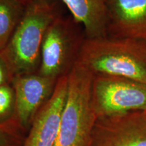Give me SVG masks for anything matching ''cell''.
I'll return each instance as SVG.
<instances>
[{"mask_svg": "<svg viewBox=\"0 0 146 146\" xmlns=\"http://www.w3.org/2000/svg\"><path fill=\"white\" fill-rule=\"evenodd\" d=\"M76 63L94 75L118 76L146 83V41L108 36L85 37Z\"/></svg>", "mask_w": 146, "mask_h": 146, "instance_id": "1", "label": "cell"}, {"mask_svg": "<svg viewBox=\"0 0 146 146\" xmlns=\"http://www.w3.org/2000/svg\"><path fill=\"white\" fill-rule=\"evenodd\" d=\"M59 15L52 0H32L27 3L21 21L0 52L13 78L37 72L45 34Z\"/></svg>", "mask_w": 146, "mask_h": 146, "instance_id": "2", "label": "cell"}, {"mask_svg": "<svg viewBox=\"0 0 146 146\" xmlns=\"http://www.w3.org/2000/svg\"><path fill=\"white\" fill-rule=\"evenodd\" d=\"M94 74L75 63L68 74V91L56 146H89L98 119L92 103Z\"/></svg>", "mask_w": 146, "mask_h": 146, "instance_id": "3", "label": "cell"}, {"mask_svg": "<svg viewBox=\"0 0 146 146\" xmlns=\"http://www.w3.org/2000/svg\"><path fill=\"white\" fill-rule=\"evenodd\" d=\"M75 24L73 19L61 15L51 23L42 43L38 74L56 81L68 76L85 39Z\"/></svg>", "mask_w": 146, "mask_h": 146, "instance_id": "4", "label": "cell"}, {"mask_svg": "<svg viewBox=\"0 0 146 146\" xmlns=\"http://www.w3.org/2000/svg\"><path fill=\"white\" fill-rule=\"evenodd\" d=\"M92 103L97 118L146 111V83L118 76L94 75Z\"/></svg>", "mask_w": 146, "mask_h": 146, "instance_id": "5", "label": "cell"}, {"mask_svg": "<svg viewBox=\"0 0 146 146\" xmlns=\"http://www.w3.org/2000/svg\"><path fill=\"white\" fill-rule=\"evenodd\" d=\"M89 146H146V112L98 118Z\"/></svg>", "mask_w": 146, "mask_h": 146, "instance_id": "6", "label": "cell"}, {"mask_svg": "<svg viewBox=\"0 0 146 146\" xmlns=\"http://www.w3.org/2000/svg\"><path fill=\"white\" fill-rule=\"evenodd\" d=\"M57 81L37 72L13 78L15 118L27 134L37 112L52 96Z\"/></svg>", "mask_w": 146, "mask_h": 146, "instance_id": "7", "label": "cell"}, {"mask_svg": "<svg viewBox=\"0 0 146 146\" xmlns=\"http://www.w3.org/2000/svg\"><path fill=\"white\" fill-rule=\"evenodd\" d=\"M68 91V76L60 78L52 96L41 108L23 146H56Z\"/></svg>", "mask_w": 146, "mask_h": 146, "instance_id": "8", "label": "cell"}, {"mask_svg": "<svg viewBox=\"0 0 146 146\" xmlns=\"http://www.w3.org/2000/svg\"><path fill=\"white\" fill-rule=\"evenodd\" d=\"M108 11L112 36L146 41V0H108Z\"/></svg>", "mask_w": 146, "mask_h": 146, "instance_id": "9", "label": "cell"}, {"mask_svg": "<svg viewBox=\"0 0 146 146\" xmlns=\"http://www.w3.org/2000/svg\"><path fill=\"white\" fill-rule=\"evenodd\" d=\"M70 11L72 19L83 27L85 38L108 35V0H61Z\"/></svg>", "mask_w": 146, "mask_h": 146, "instance_id": "10", "label": "cell"}, {"mask_svg": "<svg viewBox=\"0 0 146 146\" xmlns=\"http://www.w3.org/2000/svg\"><path fill=\"white\" fill-rule=\"evenodd\" d=\"M26 4L20 0H0V52L4 50L21 21Z\"/></svg>", "mask_w": 146, "mask_h": 146, "instance_id": "11", "label": "cell"}, {"mask_svg": "<svg viewBox=\"0 0 146 146\" xmlns=\"http://www.w3.org/2000/svg\"><path fill=\"white\" fill-rule=\"evenodd\" d=\"M26 135L15 117L0 123V146H23Z\"/></svg>", "mask_w": 146, "mask_h": 146, "instance_id": "12", "label": "cell"}, {"mask_svg": "<svg viewBox=\"0 0 146 146\" xmlns=\"http://www.w3.org/2000/svg\"><path fill=\"white\" fill-rule=\"evenodd\" d=\"M15 117V93L12 84L0 86V123Z\"/></svg>", "mask_w": 146, "mask_h": 146, "instance_id": "13", "label": "cell"}, {"mask_svg": "<svg viewBox=\"0 0 146 146\" xmlns=\"http://www.w3.org/2000/svg\"><path fill=\"white\" fill-rule=\"evenodd\" d=\"M13 78L6 62L0 54V86L12 84Z\"/></svg>", "mask_w": 146, "mask_h": 146, "instance_id": "14", "label": "cell"}, {"mask_svg": "<svg viewBox=\"0 0 146 146\" xmlns=\"http://www.w3.org/2000/svg\"><path fill=\"white\" fill-rule=\"evenodd\" d=\"M20 1H22V2L23 3H25V4H27V3H29V1H32V0H20Z\"/></svg>", "mask_w": 146, "mask_h": 146, "instance_id": "15", "label": "cell"}, {"mask_svg": "<svg viewBox=\"0 0 146 146\" xmlns=\"http://www.w3.org/2000/svg\"><path fill=\"white\" fill-rule=\"evenodd\" d=\"M145 112H146V111H145Z\"/></svg>", "mask_w": 146, "mask_h": 146, "instance_id": "16", "label": "cell"}]
</instances>
